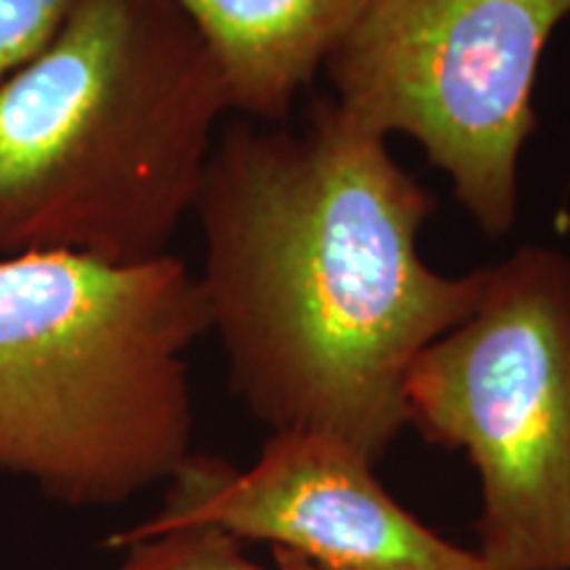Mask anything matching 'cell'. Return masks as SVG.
<instances>
[{
  "mask_svg": "<svg viewBox=\"0 0 570 570\" xmlns=\"http://www.w3.org/2000/svg\"><path fill=\"white\" fill-rule=\"evenodd\" d=\"M436 196L333 98L302 127L219 132L194 214L196 273L235 394L275 433H315L375 465L404 425V377L479 304L487 269L420 256Z\"/></svg>",
  "mask_w": 570,
  "mask_h": 570,
  "instance_id": "6da1fadb",
  "label": "cell"
},
{
  "mask_svg": "<svg viewBox=\"0 0 570 570\" xmlns=\"http://www.w3.org/2000/svg\"><path fill=\"white\" fill-rule=\"evenodd\" d=\"M230 111L177 0H82L0 82V256L169 254Z\"/></svg>",
  "mask_w": 570,
  "mask_h": 570,
  "instance_id": "7a4b0ae2",
  "label": "cell"
},
{
  "mask_svg": "<svg viewBox=\"0 0 570 570\" xmlns=\"http://www.w3.org/2000/svg\"><path fill=\"white\" fill-rule=\"evenodd\" d=\"M204 333L202 285L173 252L0 256V473L77 508L173 479L194 454L185 354Z\"/></svg>",
  "mask_w": 570,
  "mask_h": 570,
  "instance_id": "3957f363",
  "label": "cell"
},
{
  "mask_svg": "<svg viewBox=\"0 0 570 570\" xmlns=\"http://www.w3.org/2000/svg\"><path fill=\"white\" fill-rule=\"evenodd\" d=\"M404 415L479 470L491 568L570 570V256L529 244L487 267L473 312L412 362Z\"/></svg>",
  "mask_w": 570,
  "mask_h": 570,
  "instance_id": "277c9868",
  "label": "cell"
},
{
  "mask_svg": "<svg viewBox=\"0 0 570 570\" xmlns=\"http://www.w3.org/2000/svg\"><path fill=\"white\" fill-rule=\"evenodd\" d=\"M568 17L570 0H367L323 71L341 109L415 140L470 219L502 238L518 223L541 56Z\"/></svg>",
  "mask_w": 570,
  "mask_h": 570,
  "instance_id": "5b68a950",
  "label": "cell"
},
{
  "mask_svg": "<svg viewBox=\"0 0 570 570\" xmlns=\"http://www.w3.org/2000/svg\"><path fill=\"white\" fill-rule=\"evenodd\" d=\"M373 468L352 446L315 433H275L252 468L190 454L169 479L161 510L111 544L202 523L240 541H269L317 570H494L420 523Z\"/></svg>",
  "mask_w": 570,
  "mask_h": 570,
  "instance_id": "8992f818",
  "label": "cell"
},
{
  "mask_svg": "<svg viewBox=\"0 0 570 570\" xmlns=\"http://www.w3.org/2000/svg\"><path fill=\"white\" fill-rule=\"evenodd\" d=\"M223 69L233 111L285 122L367 0H177Z\"/></svg>",
  "mask_w": 570,
  "mask_h": 570,
  "instance_id": "52a82bcc",
  "label": "cell"
},
{
  "mask_svg": "<svg viewBox=\"0 0 570 570\" xmlns=\"http://www.w3.org/2000/svg\"><path fill=\"white\" fill-rule=\"evenodd\" d=\"M114 570H265L248 560L244 541L217 525H175L125 544Z\"/></svg>",
  "mask_w": 570,
  "mask_h": 570,
  "instance_id": "ba28073f",
  "label": "cell"
},
{
  "mask_svg": "<svg viewBox=\"0 0 570 570\" xmlns=\"http://www.w3.org/2000/svg\"><path fill=\"white\" fill-rule=\"evenodd\" d=\"M82 0H0V82L51 42Z\"/></svg>",
  "mask_w": 570,
  "mask_h": 570,
  "instance_id": "9c48e42d",
  "label": "cell"
}]
</instances>
